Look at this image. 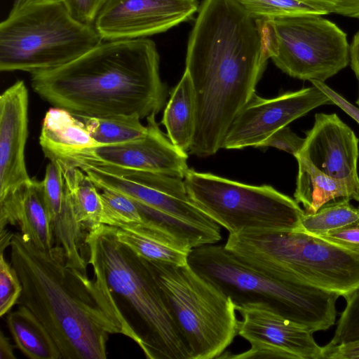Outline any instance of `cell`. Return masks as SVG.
Wrapping results in <instances>:
<instances>
[{
	"label": "cell",
	"instance_id": "obj_27",
	"mask_svg": "<svg viewBox=\"0 0 359 359\" xmlns=\"http://www.w3.org/2000/svg\"><path fill=\"white\" fill-rule=\"evenodd\" d=\"M358 219L359 208L352 206L348 200L334 201L323 205L315 213L304 212L297 231L318 236Z\"/></svg>",
	"mask_w": 359,
	"mask_h": 359
},
{
	"label": "cell",
	"instance_id": "obj_22",
	"mask_svg": "<svg viewBox=\"0 0 359 359\" xmlns=\"http://www.w3.org/2000/svg\"><path fill=\"white\" fill-rule=\"evenodd\" d=\"M195 122V95L190 77L184 71L180 82L171 92L161 123L166 128L167 135L172 143L186 151L192 142Z\"/></svg>",
	"mask_w": 359,
	"mask_h": 359
},
{
	"label": "cell",
	"instance_id": "obj_21",
	"mask_svg": "<svg viewBox=\"0 0 359 359\" xmlns=\"http://www.w3.org/2000/svg\"><path fill=\"white\" fill-rule=\"evenodd\" d=\"M39 144L49 160L69 149L97 145L76 116L55 107L49 109L43 118Z\"/></svg>",
	"mask_w": 359,
	"mask_h": 359
},
{
	"label": "cell",
	"instance_id": "obj_12",
	"mask_svg": "<svg viewBox=\"0 0 359 359\" xmlns=\"http://www.w3.org/2000/svg\"><path fill=\"white\" fill-rule=\"evenodd\" d=\"M81 169L98 189L120 192L140 208L168 214L197 226L221 229L191 199L182 178L103 165Z\"/></svg>",
	"mask_w": 359,
	"mask_h": 359
},
{
	"label": "cell",
	"instance_id": "obj_32",
	"mask_svg": "<svg viewBox=\"0 0 359 359\" xmlns=\"http://www.w3.org/2000/svg\"><path fill=\"white\" fill-rule=\"evenodd\" d=\"M305 138H302L293 133L287 126L283 127L269 136L258 147H274L285 151L294 157L300 152Z\"/></svg>",
	"mask_w": 359,
	"mask_h": 359
},
{
	"label": "cell",
	"instance_id": "obj_20",
	"mask_svg": "<svg viewBox=\"0 0 359 359\" xmlns=\"http://www.w3.org/2000/svg\"><path fill=\"white\" fill-rule=\"evenodd\" d=\"M298 174L294 198L306 213H315L334 201L351 199L359 202V192L349 184L330 177L306 159L297 156Z\"/></svg>",
	"mask_w": 359,
	"mask_h": 359
},
{
	"label": "cell",
	"instance_id": "obj_23",
	"mask_svg": "<svg viewBox=\"0 0 359 359\" xmlns=\"http://www.w3.org/2000/svg\"><path fill=\"white\" fill-rule=\"evenodd\" d=\"M8 330L18 348L30 359H62L59 348L50 334L25 306L9 313Z\"/></svg>",
	"mask_w": 359,
	"mask_h": 359
},
{
	"label": "cell",
	"instance_id": "obj_11",
	"mask_svg": "<svg viewBox=\"0 0 359 359\" xmlns=\"http://www.w3.org/2000/svg\"><path fill=\"white\" fill-rule=\"evenodd\" d=\"M155 116L147 118V133L142 138L119 144L72 149L56 154L50 161L79 168L87 165L110 166L184 179L189 169L188 156L161 131Z\"/></svg>",
	"mask_w": 359,
	"mask_h": 359
},
{
	"label": "cell",
	"instance_id": "obj_29",
	"mask_svg": "<svg viewBox=\"0 0 359 359\" xmlns=\"http://www.w3.org/2000/svg\"><path fill=\"white\" fill-rule=\"evenodd\" d=\"M254 18H275L301 13L325 15L299 0H236Z\"/></svg>",
	"mask_w": 359,
	"mask_h": 359
},
{
	"label": "cell",
	"instance_id": "obj_5",
	"mask_svg": "<svg viewBox=\"0 0 359 359\" xmlns=\"http://www.w3.org/2000/svg\"><path fill=\"white\" fill-rule=\"evenodd\" d=\"M224 247L257 271L345 297L359 287V252L297 231L248 229Z\"/></svg>",
	"mask_w": 359,
	"mask_h": 359
},
{
	"label": "cell",
	"instance_id": "obj_2",
	"mask_svg": "<svg viewBox=\"0 0 359 359\" xmlns=\"http://www.w3.org/2000/svg\"><path fill=\"white\" fill-rule=\"evenodd\" d=\"M11 264L22 285L18 302L46 327L62 359H105L111 334L131 339L111 293L94 278L67 264L60 245L41 250L13 233Z\"/></svg>",
	"mask_w": 359,
	"mask_h": 359
},
{
	"label": "cell",
	"instance_id": "obj_33",
	"mask_svg": "<svg viewBox=\"0 0 359 359\" xmlns=\"http://www.w3.org/2000/svg\"><path fill=\"white\" fill-rule=\"evenodd\" d=\"M317 236L346 249L359 252V219Z\"/></svg>",
	"mask_w": 359,
	"mask_h": 359
},
{
	"label": "cell",
	"instance_id": "obj_16",
	"mask_svg": "<svg viewBox=\"0 0 359 359\" xmlns=\"http://www.w3.org/2000/svg\"><path fill=\"white\" fill-rule=\"evenodd\" d=\"M28 135V91L17 81L0 97V205L20 194L31 181L25 161Z\"/></svg>",
	"mask_w": 359,
	"mask_h": 359
},
{
	"label": "cell",
	"instance_id": "obj_26",
	"mask_svg": "<svg viewBox=\"0 0 359 359\" xmlns=\"http://www.w3.org/2000/svg\"><path fill=\"white\" fill-rule=\"evenodd\" d=\"M113 227L118 241L148 260L175 265L188 264L189 253L177 250L160 241L148 232L140 223Z\"/></svg>",
	"mask_w": 359,
	"mask_h": 359
},
{
	"label": "cell",
	"instance_id": "obj_17",
	"mask_svg": "<svg viewBox=\"0 0 359 359\" xmlns=\"http://www.w3.org/2000/svg\"><path fill=\"white\" fill-rule=\"evenodd\" d=\"M358 142L353 131L336 114L319 113L297 156L359 192Z\"/></svg>",
	"mask_w": 359,
	"mask_h": 359
},
{
	"label": "cell",
	"instance_id": "obj_19",
	"mask_svg": "<svg viewBox=\"0 0 359 359\" xmlns=\"http://www.w3.org/2000/svg\"><path fill=\"white\" fill-rule=\"evenodd\" d=\"M18 224L20 233L41 250L53 247L55 236L49 218L42 181L32 179L10 203L0 206V229Z\"/></svg>",
	"mask_w": 359,
	"mask_h": 359
},
{
	"label": "cell",
	"instance_id": "obj_10",
	"mask_svg": "<svg viewBox=\"0 0 359 359\" xmlns=\"http://www.w3.org/2000/svg\"><path fill=\"white\" fill-rule=\"evenodd\" d=\"M273 19L278 49L271 60L285 74L325 82L348 65L346 34L322 15L301 13Z\"/></svg>",
	"mask_w": 359,
	"mask_h": 359
},
{
	"label": "cell",
	"instance_id": "obj_34",
	"mask_svg": "<svg viewBox=\"0 0 359 359\" xmlns=\"http://www.w3.org/2000/svg\"><path fill=\"white\" fill-rule=\"evenodd\" d=\"M325 15L334 13L359 20V0H299Z\"/></svg>",
	"mask_w": 359,
	"mask_h": 359
},
{
	"label": "cell",
	"instance_id": "obj_13",
	"mask_svg": "<svg viewBox=\"0 0 359 359\" xmlns=\"http://www.w3.org/2000/svg\"><path fill=\"white\" fill-rule=\"evenodd\" d=\"M242 317L238 334L250 344V348L234 359H321L322 347L304 325L285 318L263 303L236 306Z\"/></svg>",
	"mask_w": 359,
	"mask_h": 359
},
{
	"label": "cell",
	"instance_id": "obj_41",
	"mask_svg": "<svg viewBox=\"0 0 359 359\" xmlns=\"http://www.w3.org/2000/svg\"><path fill=\"white\" fill-rule=\"evenodd\" d=\"M41 0H15L10 13H15L25 6Z\"/></svg>",
	"mask_w": 359,
	"mask_h": 359
},
{
	"label": "cell",
	"instance_id": "obj_38",
	"mask_svg": "<svg viewBox=\"0 0 359 359\" xmlns=\"http://www.w3.org/2000/svg\"><path fill=\"white\" fill-rule=\"evenodd\" d=\"M350 64L359 79V31L354 35L349 48Z\"/></svg>",
	"mask_w": 359,
	"mask_h": 359
},
{
	"label": "cell",
	"instance_id": "obj_1",
	"mask_svg": "<svg viewBox=\"0 0 359 359\" xmlns=\"http://www.w3.org/2000/svg\"><path fill=\"white\" fill-rule=\"evenodd\" d=\"M190 32L185 72L196 100L189 153L216 154L266 68L255 19L236 0H203Z\"/></svg>",
	"mask_w": 359,
	"mask_h": 359
},
{
	"label": "cell",
	"instance_id": "obj_24",
	"mask_svg": "<svg viewBox=\"0 0 359 359\" xmlns=\"http://www.w3.org/2000/svg\"><path fill=\"white\" fill-rule=\"evenodd\" d=\"M60 165L78 223L86 232L101 225L102 203L98 188L79 168Z\"/></svg>",
	"mask_w": 359,
	"mask_h": 359
},
{
	"label": "cell",
	"instance_id": "obj_3",
	"mask_svg": "<svg viewBox=\"0 0 359 359\" xmlns=\"http://www.w3.org/2000/svg\"><path fill=\"white\" fill-rule=\"evenodd\" d=\"M155 43L147 38L103 41L74 60L31 74L32 89L55 107L81 116L157 114L167 88Z\"/></svg>",
	"mask_w": 359,
	"mask_h": 359
},
{
	"label": "cell",
	"instance_id": "obj_28",
	"mask_svg": "<svg viewBox=\"0 0 359 359\" xmlns=\"http://www.w3.org/2000/svg\"><path fill=\"white\" fill-rule=\"evenodd\" d=\"M100 196L102 203L101 224L119 227L143 221L140 208L127 196L116 191L102 189Z\"/></svg>",
	"mask_w": 359,
	"mask_h": 359
},
{
	"label": "cell",
	"instance_id": "obj_6",
	"mask_svg": "<svg viewBox=\"0 0 359 359\" xmlns=\"http://www.w3.org/2000/svg\"><path fill=\"white\" fill-rule=\"evenodd\" d=\"M188 264L229 297L235 307L263 303L312 332L326 330L335 323L338 294L264 275L243 263L224 245L192 249Z\"/></svg>",
	"mask_w": 359,
	"mask_h": 359
},
{
	"label": "cell",
	"instance_id": "obj_15",
	"mask_svg": "<svg viewBox=\"0 0 359 359\" xmlns=\"http://www.w3.org/2000/svg\"><path fill=\"white\" fill-rule=\"evenodd\" d=\"M198 0H105L93 26L103 41L146 38L188 21Z\"/></svg>",
	"mask_w": 359,
	"mask_h": 359
},
{
	"label": "cell",
	"instance_id": "obj_43",
	"mask_svg": "<svg viewBox=\"0 0 359 359\" xmlns=\"http://www.w3.org/2000/svg\"><path fill=\"white\" fill-rule=\"evenodd\" d=\"M359 208V207H358Z\"/></svg>",
	"mask_w": 359,
	"mask_h": 359
},
{
	"label": "cell",
	"instance_id": "obj_7",
	"mask_svg": "<svg viewBox=\"0 0 359 359\" xmlns=\"http://www.w3.org/2000/svg\"><path fill=\"white\" fill-rule=\"evenodd\" d=\"M102 41L94 26L75 19L61 0H41L9 13L1 22L0 70H51Z\"/></svg>",
	"mask_w": 359,
	"mask_h": 359
},
{
	"label": "cell",
	"instance_id": "obj_9",
	"mask_svg": "<svg viewBox=\"0 0 359 359\" xmlns=\"http://www.w3.org/2000/svg\"><path fill=\"white\" fill-rule=\"evenodd\" d=\"M187 191L204 213L229 233L243 230L298 231L304 211L269 185L252 186L189 169Z\"/></svg>",
	"mask_w": 359,
	"mask_h": 359
},
{
	"label": "cell",
	"instance_id": "obj_14",
	"mask_svg": "<svg viewBox=\"0 0 359 359\" xmlns=\"http://www.w3.org/2000/svg\"><path fill=\"white\" fill-rule=\"evenodd\" d=\"M332 104L330 97L314 85L271 99L255 93L233 120L222 148L257 147L273 133L313 109Z\"/></svg>",
	"mask_w": 359,
	"mask_h": 359
},
{
	"label": "cell",
	"instance_id": "obj_4",
	"mask_svg": "<svg viewBox=\"0 0 359 359\" xmlns=\"http://www.w3.org/2000/svg\"><path fill=\"white\" fill-rule=\"evenodd\" d=\"M84 245L93 278L111 293L148 359H191L163 299L148 259L101 224L86 232Z\"/></svg>",
	"mask_w": 359,
	"mask_h": 359
},
{
	"label": "cell",
	"instance_id": "obj_30",
	"mask_svg": "<svg viewBox=\"0 0 359 359\" xmlns=\"http://www.w3.org/2000/svg\"><path fill=\"white\" fill-rule=\"evenodd\" d=\"M346 306L341 313L333 338V346L359 339V287L344 297Z\"/></svg>",
	"mask_w": 359,
	"mask_h": 359
},
{
	"label": "cell",
	"instance_id": "obj_31",
	"mask_svg": "<svg viewBox=\"0 0 359 359\" xmlns=\"http://www.w3.org/2000/svg\"><path fill=\"white\" fill-rule=\"evenodd\" d=\"M0 316H5L20 297L22 285L20 278L12 264L0 252Z\"/></svg>",
	"mask_w": 359,
	"mask_h": 359
},
{
	"label": "cell",
	"instance_id": "obj_40",
	"mask_svg": "<svg viewBox=\"0 0 359 359\" xmlns=\"http://www.w3.org/2000/svg\"><path fill=\"white\" fill-rule=\"evenodd\" d=\"M13 236V233L8 231L6 228L0 229V252H4L11 245Z\"/></svg>",
	"mask_w": 359,
	"mask_h": 359
},
{
	"label": "cell",
	"instance_id": "obj_8",
	"mask_svg": "<svg viewBox=\"0 0 359 359\" xmlns=\"http://www.w3.org/2000/svg\"><path fill=\"white\" fill-rule=\"evenodd\" d=\"M149 262L191 359L219 358L238 334L231 299L188 264Z\"/></svg>",
	"mask_w": 359,
	"mask_h": 359
},
{
	"label": "cell",
	"instance_id": "obj_36",
	"mask_svg": "<svg viewBox=\"0 0 359 359\" xmlns=\"http://www.w3.org/2000/svg\"><path fill=\"white\" fill-rule=\"evenodd\" d=\"M322 358L359 359V339L337 345L322 347Z\"/></svg>",
	"mask_w": 359,
	"mask_h": 359
},
{
	"label": "cell",
	"instance_id": "obj_25",
	"mask_svg": "<svg viewBox=\"0 0 359 359\" xmlns=\"http://www.w3.org/2000/svg\"><path fill=\"white\" fill-rule=\"evenodd\" d=\"M97 145L114 144L142 138L147 133L137 116H88L76 115Z\"/></svg>",
	"mask_w": 359,
	"mask_h": 359
},
{
	"label": "cell",
	"instance_id": "obj_35",
	"mask_svg": "<svg viewBox=\"0 0 359 359\" xmlns=\"http://www.w3.org/2000/svg\"><path fill=\"white\" fill-rule=\"evenodd\" d=\"M71 15L81 22L93 25L105 0H61Z\"/></svg>",
	"mask_w": 359,
	"mask_h": 359
},
{
	"label": "cell",
	"instance_id": "obj_37",
	"mask_svg": "<svg viewBox=\"0 0 359 359\" xmlns=\"http://www.w3.org/2000/svg\"><path fill=\"white\" fill-rule=\"evenodd\" d=\"M313 85L320 88L332 100L333 104L337 105L358 123H359V108L348 102L344 97L330 88L324 82L311 81Z\"/></svg>",
	"mask_w": 359,
	"mask_h": 359
},
{
	"label": "cell",
	"instance_id": "obj_39",
	"mask_svg": "<svg viewBox=\"0 0 359 359\" xmlns=\"http://www.w3.org/2000/svg\"><path fill=\"white\" fill-rule=\"evenodd\" d=\"M0 359H16L14 354V346L2 331L0 334Z\"/></svg>",
	"mask_w": 359,
	"mask_h": 359
},
{
	"label": "cell",
	"instance_id": "obj_18",
	"mask_svg": "<svg viewBox=\"0 0 359 359\" xmlns=\"http://www.w3.org/2000/svg\"><path fill=\"white\" fill-rule=\"evenodd\" d=\"M45 201L55 239L63 248L67 264L87 273L88 257L84 255V230L76 221L62 168L50 161L42 180ZM86 232V231H85Z\"/></svg>",
	"mask_w": 359,
	"mask_h": 359
},
{
	"label": "cell",
	"instance_id": "obj_42",
	"mask_svg": "<svg viewBox=\"0 0 359 359\" xmlns=\"http://www.w3.org/2000/svg\"><path fill=\"white\" fill-rule=\"evenodd\" d=\"M358 81H359V79H358ZM356 104H358V106H359V90H358V99L356 100Z\"/></svg>",
	"mask_w": 359,
	"mask_h": 359
}]
</instances>
